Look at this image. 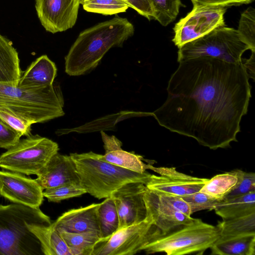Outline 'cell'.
Segmentation results:
<instances>
[{
  "label": "cell",
  "instance_id": "d590c367",
  "mask_svg": "<svg viewBox=\"0 0 255 255\" xmlns=\"http://www.w3.org/2000/svg\"><path fill=\"white\" fill-rule=\"evenodd\" d=\"M156 193L161 201L171 206L174 210L188 217H191V215L192 213L189 205L181 197Z\"/></svg>",
  "mask_w": 255,
  "mask_h": 255
},
{
  "label": "cell",
  "instance_id": "cb8c5ba5",
  "mask_svg": "<svg viewBox=\"0 0 255 255\" xmlns=\"http://www.w3.org/2000/svg\"><path fill=\"white\" fill-rule=\"evenodd\" d=\"M222 219L247 215L255 212V191L228 200H222L214 209Z\"/></svg>",
  "mask_w": 255,
  "mask_h": 255
},
{
  "label": "cell",
  "instance_id": "8992f818",
  "mask_svg": "<svg viewBox=\"0 0 255 255\" xmlns=\"http://www.w3.org/2000/svg\"><path fill=\"white\" fill-rule=\"evenodd\" d=\"M216 226L194 218L189 224L162 235L146 245L147 254L164 253L168 255L203 254L219 238Z\"/></svg>",
  "mask_w": 255,
  "mask_h": 255
},
{
  "label": "cell",
  "instance_id": "d4e9b609",
  "mask_svg": "<svg viewBox=\"0 0 255 255\" xmlns=\"http://www.w3.org/2000/svg\"><path fill=\"white\" fill-rule=\"evenodd\" d=\"M67 245L71 255H91L95 244L100 235L92 232L78 233L59 232Z\"/></svg>",
  "mask_w": 255,
  "mask_h": 255
},
{
  "label": "cell",
  "instance_id": "e0dca14e",
  "mask_svg": "<svg viewBox=\"0 0 255 255\" xmlns=\"http://www.w3.org/2000/svg\"><path fill=\"white\" fill-rule=\"evenodd\" d=\"M100 204L93 203L68 210L52 224L58 232L65 231L78 233L92 232L100 235L98 212Z\"/></svg>",
  "mask_w": 255,
  "mask_h": 255
},
{
  "label": "cell",
  "instance_id": "5bb4252c",
  "mask_svg": "<svg viewBox=\"0 0 255 255\" xmlns=\"http://www.w3.org/2000/svg\"><path fill=\"white\" fill-rule=\"evenodd\" d=\"M146 189L145 185L141 182H129L112 193L111 197L115 201L119 218V229L146 218L148 213L143 200Z\"/></svg>",
  "mask_w": 255,
  "mask_h": 255
},
{
  "label": "cell",
  "instance_id": "83f0119b",
  "mask_svg": "<svg viewBox=\"0 0 255 255\" xmlns=\"http://www.w3.org/2000/svg\"><path fill=\"white\" fill-rule=\"evenodd\" d=\"M153 12L154 19L166 26L178 15L180 7L184 6L180 0H148Z\"/></svg>",
  "mask_w": 255,
  "mask_h": 255
},
{
  "label": "cell",
  "instance_id": "f35d334b",
  "mask_svg": "<svg viewBox=\"0 0 255 255\" xmlns=\"http://www.w3.org/2000/svg\"><path fill=\"white\" fill-rule=\"evenodd\" d=\"M255 52H252L250 58L246 59L245 62L243 61L249 77L253 78L254 80L255 79Z\"/></svg>",
  "mask_w": 255,
  "mask_h": 255
},
{
  "label": "cell",
  "instance_id": "d6986e66",
  "mask_svg": "<svg viewBox=\"0 0 255 255\" xmlns=\"http://www.w3.org/2000/svg\"><path fill=\"white\" fill-rule=\"evenodd\" d=\"M55 64L46 55L33 61L23 72L18 86L25 88H36L53 84L57 75Z\"/></svg>",
  "mask_w": 255,
  "mask_h": 255
},
{
  "label": "cell",
  "instance_id": "7402d4cb",
  "mask_svg": "<svg viewBox=\"0 0 255 255\" xmlns=\"http://www.w3.org/2000/svg\"><path fill=\"white\" fill-rule=\"evenodd\" d=\"M28 229L40 242L45 255H71L60 233L50 225L31 224Z\"/></svg>",
  "mask_w": 255,
  "mask_h": 255
},
{
  "label": "cell",
  "instance_id": "2e32d148",
  "mask_svg": "<svg viewBox=\"0 0 255 255\" xmlns=\"http://www.w3.org/2000/svg\"><path fill=\"white\" fill-rule=\"evenodd\" d=\"M143 200L154 224L163 235L190 223L194 219L176 211L161 201L156 192L147 188L143 193Z\"/></svg>",
  "mask_w": 255,
  "mask_h": 255
},
{
  "label": "cell",
  "instance_id": "6da1fadb",
  "mask_svg": "<svg viewBox=\"0 0 255 255\" xmlns=\"http://www.w3.org/2000/svg\"><path fill=\"white\" fill-rule=\"evenodd\" d=\"M179 63L165 101L152 116L161 127L211 149L230 146L252 96L243 62L201 57Z\"/></svg>",
  "mask_w": 255,
  "mask_h": 255
},
{
  "label": "cell",
  "instance_id": "1f68e13d",
  "mask_svg": "<svg viewBox=\"0 0 255 255\" xmlns=\"http://www.w3.org/2000/svg\"><path fill=\"white\" fill-rule=\"evenodd\" d=\"M181 197L189 205L192 214L204 210H214L222 201L200 191Z\"/></svg>",
  "mask_w": 255,
  "mask_h": 255
},
{
  "label": "cell",
  "instance_id": "4fadbf2b",
  "mask_svg": "<svg viewBox=\"0 0 255 255\" xmlns=\"http://www.w3.org/2000/svg\"><path fill=\"white\" fill-rule=\"evenodd\" d=\"M43 190L35 179L23 174L0 170V196L16 204L39 208L43 201Z\"/></svg>",
  "mask_w": 255,
  "mask_h": 255
},
{
  "label": "cell",
  "instance_id": "9a60e30c",
  "mask_svg": "<svg viewBox=\"0 0 255 255\" xmlns=\"http://www.w3.org/2000/svg\"><path fill=\"white\" fill-rule=\"evenodd\" d=\"M35 179L44 190L66 185L81 186L75 165L70 155L54 154Z\"/></svg>",
  "mask_w": 255,
  "mask_h": 255
},
{
  "label": "cell",
  "instance_id": "484cf974",
  "mask_svg": "<svg viewBox=\"0 0 255 255\" xmlns=\"http://www.w3.org/2000/svg\"><path fill=\"white\" fill-rule=\"evenodd\" d=\"M220 237L255 234V212L238 217L223 219L216 225Z\"/></svg>",
  "mask_w": 255,
  "mask_h": 255
},
{
  "label": "cell",
  "instance_id": "4316f807",
  "mask_svg": "<svg viewBox=\"0 0 255 255\" xmlns=\"http://www.w3.org/2000/svg\"><path fill=\"white\" fill-rule=\"evenodd\" d=\"M98 212L101 238L108 237L118 230L119 218L112 197L105 198L101 203Z\"/></svg>",
  "mask_w": 255,
  "mask_h": 255
},
{
  "label": "cell",
  "instance_id": "8fae6325",
  "mask_svg": "<svg viewBox=\"0 0 255 255\" xmlns=\"http://www.w3.org/2000/svg\"><path fill=\"white\" fill-rule=\"evenodd\" d=\"M150 169L159 175L151 174L146 188L160 194L182 197L199 191L208 178H199L178 171L175 167H156L147 164Z\"/></svg>",
  "mask_w": 255,
  "mask_h": 255
},
{
  "label": "cell",
  "instance_id": "e575fe53",
  "mask_svg": "<svg viewBox=\"0 0 255 255\" xmlns=\"http://www.w3.org/2000/svg\"><path fill=\"white\" fill-rule=\"evenodd\" d=\"M22 135L0 120V148L8 149L14 146Z\"/></svg>",
  "mask_w": 255,
  "mask_h": 255
},
{
  "label": "cell",
  "instance_id": "836d02e7",
  "mask_svg": "<svg viewBox=\"0 0 255 255\" xmlns=\"http://www.w3.org/2000/svg\"><path fill=\"white\" fill-rule=\"evenodd\" d=\"M255 191V173L244 171L243 178L238 186L223 200H228Z\"/></svg>",
  "mask_w": 255,
  "mask_h": 255
},
{
  "label": "cell",
  "instance_id": "f546056e",
  "mask_svg": "<svg viewBox=\"0 0 255 255\" xmlns=\"http://www.w3.org/2000/svg\"><path fill=\"white\" fill-rule=\"evenodd\" d=\"M238 32L242 39L249 45L252 52H255V10L249 7L241 16Z\"/></svg>",
  "mask_w": 255,
  "mask_h": 255
},
{
  "label": "cell",
  "instance_id": "44dd1931",
  "mask_svg": "<svg viewBox=\"0 0 255 255\" xmlns=\"http://www.w3.org/2000/svg\"><path fill=\"white\" fill-rule=\"evenodd\" d=\"M210 249L215 255H255V234L219 237Z\"/></svg>",
  "mask_w": 255,
  "mask_h": 255
},
{
  "label": "cell",
  "instance_id": "f1b7e54d",
  "mask_svg": "<svg viewBox=\"0 0 255 255\" xmlns=\"http://www.w3.org/2000/svg\"><path fill=\"white\" fill-rule=\"evenodd\" d=\"M80 4L88 12L103 15L124 12L129 7L123 0H81Z\"/></svg>",
  "mask_w": 255,
  "mask_h": 255
},
{
  "label": "cell",
  "instance_id": "30bf717a",
  "mask_svg": "<svg viewBox=\"0 0 255 255\" xmlns=\"http://www.w3.org/2000/svg\"><path fill=\"white\" fill-rule=\"evenodd\" d=\"M227 9L224 6H193L185 17L175 24L172 41L179 48L218 27L225 26Z\"/></svg>",
  "mask_w": 255,
  "mask_h": 255
},
{
  "label": "cell",
  "instance_id": "9c48e42d",
  "mask_svg": "<svg viewBox=\"0 0 255 255\" xmlns=\"http://www.w3.org/2000/svg\"><path fill=\"white\" fill-rule=\"evenodd\" d=\"M147 213L143 221L100 238L94 245L91 255H133L143 251L148 243L163 235Z\"/></svg>",
  "mask_w": 255,
  "mask_h": 255
},
{
  "label": "cell",
  "instance_id": "8d00e7d4",
  "mask_svg": "<svg viewBox=\"0 0 255 255\" xmlns=\"http://www.w3.org/2000/svg\"><path fill=\"white\" fill-rule=\"evenodd\" d=\"M129 6L149 20L154 19L153 12L148 0H123Z\"/></svg>",
  "mask_w": 255,
  "mask_h": 255
},
{
  "label": "cell",
  "instance_id": "ac0fdd59",
  "mask_svg": "<svg viewBox=\"0 0 255 255\" xmlns=\"http://www.w3.org/2000/svg\"><path fill=\"white\" fill-rule=\"evenodd\" d=\"M105 153L100 154L101 159L122 168L143 173L147 170V164L142 156L134 152H128L122 148V142L115 136H110L101 132Z\"/></svg>",
  "mask_w": 255,
  "mask_h": 255
},
{
  "label": "cell",
  "instance_id": "ba28073f",
  "mask_svg": "<svg viewBox=\"0 0 255 255\" xmlns=\"http://www.w3.org/2000/svg\"><path fill=\"white\" fill-rule=\"evenodd\" d=\"M58 150L56 142L31 134L20 139L0 155V168L27 175H37Z\"/></svg>",
  "mask_w": 255,
  "mask_h": 255
},
{
  "label": "cell",
  "instance_id": "3957f363",
  "mask_svg": "<svg viewBox=\"0 0 255 255\" xmlns=\"http://www.w3.org/2000/svg\"><path fill=\"white\" fill-rule=\"evenodd\" d=\"M59 85L25 88L0 82V109L31 123H42L64 115Z\"/></svg>",
  "mask_w": 255,
  "mask_h": 255
},
{
  "label": "cell",
  "instance_id": "4dcf8cb0",
  "mask_svg": "<svg viewBox=\"0 0 255 255\" xmlns=\"http://www.w3.org/2000/svg\"><path fill=\"white\" fill-rule=\"evenodd\" d=\"M86 193L81 186L66 185L46 189L43 191V196L49 202H60L72 197H78Z\"/></svg>",
  "mask_w": 255,
  "mask_h": 255
},
{
  "label": "cell",
  "instance_id": "277c9868",
  "mask_svg": "<svg viewBox=\"0 0 255 255\" xmlns=\"http://www.w3.org/2000/svg\"><path fill=\"white\" fill-rule=\"evenodd\" d=\"M51 223L39 208L16 203L0 205V255H43L39 241L28 225Z\"/></svg>",
  "mask_w": 255,
  "mask_h": 255
},
{
  "label": "cell",
  "instance_id": "74e56055",
  "mask_svg": "<svg viewBox=\"0 0 255 255\" xmlns=\"http://www.w3.org/2000/svg\"><path fill=\"white\" fill-rule=\"evenodd\" d=\"M193 6H213L229 7L249 3L254 0H191Z\"/></svg>",
  "mask_w": 255,
  "mask_h": 255
},
{
  "label": "cell",
  "instance_id": "ffe728a7",
  "mask_svg": "<svg viewBox=\"0 0 255 255\" xmlns=\"http://www.w3.org/2000/svg\"><path fill=\"white\" fill-rule=\"evenodd\" d=\"M22 73L12 42L0 33V82L18 85Z\"/></svg>",
  "mask_w": 255,
  "mask_h": 255
},
{
  "label": "cell",
  "instance_id": "603a6c76",
  "mask_svg": "<svg viewBox=\"0 0 255 255\" xmlns=\"http://www.w3.org/2000/svg\"><path fill=\"white\" fill-rule=\"evenodd\" d=\"M244 172L242 170L235 169L217 174L208 179L200 191L222 200L238 186L243 178Z\"/></svg>",
  "mask_w": 255,
  "mask_h": 255
},
{
  "label": "cell",
  "instance_id": "7a4b0ae2",
  "mask_svg": "<svg viewBox=\"0 0 255 255\" xmlns=\"http://www.w3.org/2000/svg\"><path fill=\"white\" fill-rule=\"evenodd\" d=\"M134 31L127 18L116 15L82 31L65 58V72L70 76L89 73L111 48L122 47Z\"/></svg>",
  "mask_w": 255,
  "mask_h": 255
},
{
  "label": "cell",
  "instance_id": "7c38bea8",
  "mask_svg": "<svg viewBox=\"0 0 255 255\" xmlns=\"http://www.w3.org/2000/svg\"><path fill=\"white\" fill-rule=\"evenodd\" d=\"M81 0H35L40 22L52 33L63 32L76 23Z\"/></svg>",
  "mask_w": 255,
  "mask_h": 255
},
{
  "label": "cell",
  "instance_id": "5b68a950",
  "mask_svg": "<svg viewBox=\"0 0 255 255\" xmlns=\"http://www.w3.org/2000/svg\"><path fill=\"white\" fill-rule=\"evenodd\" d=\"M92 151L71 153L80 185L86 193L98 199L111 197L116 190L129 182L146 184L151 174L136 172L104 161Z\"/></svg>",
  "mask_w": 255,
  "mask_h": 255
},
{
  "label": "cell",
  "instance_id": "d6a6232c",
  "mask_svg": "<svg viewBox=\"0 0 255 255\" xmlns=\"http://www.w3.org/2000/svg\"><path fill=\"white\" fill-rule=\"evenodd\" d=\"M0 120L22 136H27L31 134L32 124L8 111L0 109Z\"/></svg>",
  "mask_w": 255,
  "mask_h": 255
},
{
  "label": "cell",
  "instance_id": "52a82bcc",
  "mask_svg": "<svg viewBox=\"0 0 255 255\" xmlns=\"http://www.w3.org/2000/svg\"><path fill=\"white\" fill-rule=\"evenodd\" d=\"M178 51L177 61L209 57L232 63L243 62L242 56L250 48L240 36L238 31L225 26L187 42Z\"/></svg>",
  "mask_w": 255,
  "mask_h": 255
}]
</instances>
